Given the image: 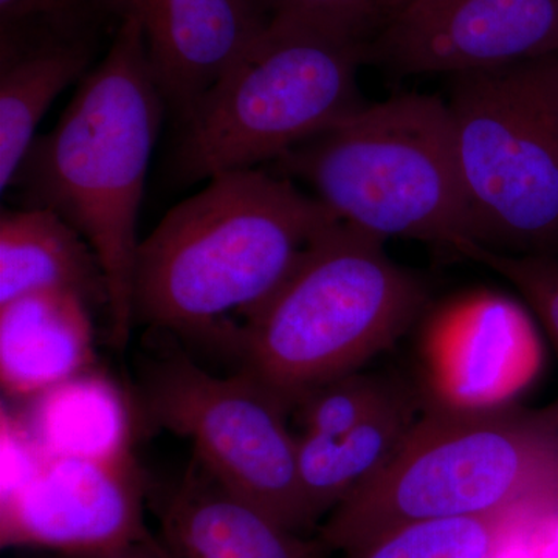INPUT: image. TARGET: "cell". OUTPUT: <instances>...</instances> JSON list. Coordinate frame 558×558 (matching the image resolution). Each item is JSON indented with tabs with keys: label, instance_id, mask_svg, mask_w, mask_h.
<instances>
[{
	"label": "cell",
	"instance_id": "cb8c5ba5",
	"mask_svg": "<svg viewBox=\"0 0 558 558\" xmlns=\"http://www.w3.org/2000/svg\"><path fill=\"white\" fill-rule=\"evenodd\" d=\"M534 558H558V513L542 521Z\"/></svg>",
	"mask_w": 558,
	"mask_h": 558
},
{
	"label": "cell",
	"instance_id": "ba28073f",
	"mask_svg": "<svg viewBox=\"0 0 558 558\" xmlns=\"http://www.w3.org/2000/svg\"><path fill=\"white\" fill-rule=\"evenodd\" d=\"M149 330L153 348L138 368L143 421L189 439L213 478L290 531L318 526L301 490L289 411L245 374L208 373L178 337Z\"/></svg>",
	"mask_w": 558,
	"mask_h": 558
},
{
	"label": "cell",
	"instance_id": "9a60e30c",
	"mask_svg": "<svg viewBox=\"0 0 558 558\" xmlns=\"http://www.w3.org/2000/svg\"><path fill=\"white\" fill-rule=\"evenodd\" d=\"M418 414L416 398L402 388L384 409L347 435H296L301 490L315 523L388 464Z\"/></svg>",
	"mask_w": 558,
	"mask_h": 558
},
{
	"label": "cell",
	"instance_id": "8992f818",
	"mask_svg": "<svg viewBox=\"0 0 558 558\" xmlns=\"http://www.w3.org/2000/svg\"><path fill=\"white\" fill-rule=\"evenodd\" d=\"M362 44L271 17L244 58L178 119L172 172L183 183L260 168L336 126L365 100Z\"/></svg>",
	"mask_w": 558,
	"mask_h": 558
},
{
	"label": "cell",
	"instance_id": "ac0fdd59",
	"mask_svg": "<svg viewBox=\"0 0 558 558\" xmlns=\"http://www.w3.org/2000/svg\"><path fill=\"white\" fill-rule=\"evenodd\" d=\"M130 11L131 0H0V51L100 44Z\"/></svg>",
	"mask_w": 558,
	"mask_h": 558
},
{
	"label": "cell",
	"instance_id": "277c9868",
	"mask_svg": "<svg viewBox=\"0 0 558 558\" xmlns=\"http://www.w3.org/2000/svg\"><path fill=\"white\" fill-rule=\"evenodd\" d=\"M428 301L425 282L385 241L337 220L271 295L223 323L215 343L286 410L392 347Z\"/></svg>",
	"mask_w": 558,
	"mask_h": 558
},
{
	"label": "cell",
	"instance_id": "8fae6325",
	"mask_svg": "<svg viewBox=\"0 0 558 558\" xmlns=\"http://www.w3.org/2000/svg\"><path fill=\"white\" fill-rule=\"evenodd\" d=\"M154 78L180 119L255 46L270 24L260 0H137Z\"/></svg>",
	"mask_w": 558,
	"mask_h": 558
},
{
	"label": "cell",
	"instance_id": "9c48e42d",
	"mask_svg": "<svg viewBox=\"0 0 558 558\" xmlns=\"http://www.w3.org/2000/svg\"><path fill=\"white\" fill-rule=\"evenodd\" d=\"M149 476L134 451L112 458L49 457L35 476L0 497L3 549L101 553L149 543Z\"/></svg>",
	"mask_w": 558,
	"mask_h": 558
},
{
	"label": "cell",
	"instance_id": "4fadbf2b",
	"mask_svg": "<svg viewBox=\"0 0 558 558\" xmlns=\"http://www.w3.org/2000/svg\"><path fill=\"white\" fill-rule=\"evenodd\" d=\"M89 304L70 293H40L0 307V384L32 399L94 369Z\"/></svg>",
	"mask_w": 558,
	"mask_h": 558
},
{
	"label": "cell",
	"instance_id": "603a6c76",
	"mask_svg": "<svg viewBox=\"0 0 558 558\" xmlns=\"http://www.w3.org/2000/svg\"><path fill=\"white\" fill-rule=\"evenodd\" d=\"M53 558H172L165 548L163 543L149 545V543H135V545L121 546V548L101 550V553L87 554H53Z\"/></svg>",
	"mask_w": 558,
	"mask_h": 558
},
{
	"label": "cell",
	"instance_id": "7c38bea8",
	"mask_svg": "<svg viewBox=\"0 0 558 558\" xmlns=\"http://www.w3.org/2000/svg\"><path fill=\"white\" fill-rule=\"evenodd\" d=\"M148 508L172 558H318L325 550L223 487L194 458L178 480L149 478Z\"/></svg>",
	"mask_w": 558,
	"mask_h": 558
},
{
	"label": "cell",
	"instance_id": "30bf717a",
	"mask_svg": "<svg viewBox=\"0 0 558 558\" xmlns=\"http://www.w3.org/2000/svg\"><path fill=\"white\" fill-rule=\"evenodd\" d=\"M556 53L558 0H403L368 62L400 76H453Z\"/></svg>",
	"mask_w": 558,
	"mask_h": 558
},
{
	"label": "cell",
	"instance_id": "d6986e66",
	"mask_svg": "<svg viewBox=\"0 0 558 558\" xmlns=\"http://www.w3.org/2000/svg\"><path fill=\"white\" fill-rule=\"evenodd\" d=\"M531 523L512 515L418 521L391 529L344 558H494L506 538Z\"/></svg>",
	"mask_w": 558,
	"mask_h": 558
},
{
	"label": "cell",
	"instance_id": "5b68a950",
	"mask_svg": "<svg viewBox=\"0 0 558 558\" xmlns=\"http://www.w3.org/2000/svg\"><path fill=\"white\" fill-rule=\"evenodd\" d=\"M310 186L340 222L387 242L414 240L457 253L468 207L446 98L402 94L365 102L274 161Z\"/></svg>",
	"mask_w": 558,
	"mask_h": 558
},
{
	"label": "cell",
	"instance_id": "6da1fadb",
	"mask_svg": "<svg viewBox=\"0 0 558 558\" xmlns=\"http://www.w3.org/2000/svg\"><path fill=\"white\" fill-rule=\"evenodd\" d=\"M165 105L145 27L131 10L57 126L36 137L11 186L22 207L69 222L94 250L108 286V339L123 351L134 328L137 226Z\"/></svg>",
	"mask_w": 558,
	"mask_h": 558
},
{
	"label": "cell",
	"instance_id": "ffe728a7",
	"mask_svg": "<svg viewBox=\"0 0 558 558\" xmlns=\"http://www.w3.org/2000/svg\"><path fill=\"white\" fill-rule=\"evenodd\" d=\"M400 389L377 374L355 371L315 388L295 410L304 433L339 438L384 409Z\"/></svg>",
	"mask_w": 558,
	"mask_h": 558
},
{
	"label": "cell",
	"instance_id": "52a82bcc",
	"mask_svg": "<svg viewBox=\"0 0 558 558\" xmlns=\"http://www.w3.org/2000/svg\"><path fill=\"white\" fill-rule=\"evenodd\" d=\"M449 78L469 242L558 258V53Z\"/></svg>",
	"mask_w": 558,
	"mask_h": 558
},
{
	"label": "cell",
	"instance_id": "5bb4252c",
	"mask_svg": "<svg viewBox=\"0 0 558 558\" xmlns=\"http://www.w3.org/2000/svg\"><path fill=\"white\" fill-rule=\"evenodd\" d=\"M40 293H70L105 307L108 315L100 260L78 231L50 209H3L0 307Z\"/></svg>",
	"mask_w": 558,
	"mask_h": 558
},
{
	"label": "cell",
	"instance_id": "7402d4cb",
	"mask_svg": "<svg viewBox=\"0 0 558 558\" xmlns=\"http://www.w3.org/2000/svg\"><path fill=\"white\" fill-rule=\"evenodd\" d=\"M270 17L310 22L362 44L366 50L403 0H260Z\"/></svg>",
	"mask_w": 558,
	"mask_h": 558
},
{
	"label": "cell",
	"instance_id": "7a4b0ae2",
	"mask_svg": "<svg viewBox=\"0 0 558 558\" xmlns=\"http://www.w3.org/2000/svg\"><path fill=\"white\" fill-rule=\"evenodd\" d=\"M337 220L292 179L263 167L207 180L140 242L135 325L215 340L231 312L271 295Z\"/></svg>",
	"mask_w": 558,
	"mask_h": 558
},
{
	"label": "cell",
	"instance_id": "2e32d148",
	"mask_svg": "<svg viewBox=\"0 0 558 558\" xmlns=\"http://www.w3.org/2000/svg\"><path fill=\"white\" fill-rule=\"evenodd\" d=\"M21 414L47 457L112 458L132 451L130 405L98 371L28 399Z\"/></svg>",
	"mask_w": 558,
	"mask_h": 558
},
{
	"label": "cell",
	"instance_id": "e0dca14e",
	"mask_svg": "<svg viewBox=\"0 0 558 558\" xmlns=\"http://www.w3.org/2000/svg\"><path fill=\"white\" fill-rule=\"evenodd\" d=\"M98 44L0 51V191L11 189L51 102L90 72Z\"/></svg>",
	"mask_w": 558,
	"mask_h": 558
},
{
	"label": "cell",
	"instance_id": "3957f363",
	"mask_svg": "<svg viewBox=\"0 0 558 558\" xmlns=\"http://www.w3.org/2000/svg\"><path fill=\"white\" fill-rule=\"evenodd\" d=\"M558 513V411L436 405L402 446L325 523V550H349L428 520Z\"/></svg>",
	"mask_w": 558,
	"mask_h": 558
},
{
	"label": "cell",
	"instance_id": "44dd1931",
	"mask_svg": "<svg viewBox=\"0 0 558 558\" xmlns=\"http://www.w3.org/2000/svg\"><path fill=\"white\" fill-rule=\"evenodd\" d=\"M457 255L481 264L519 290L529 310L548 332L558 354V258L556 256H513L492 252L473 242L459 245ZM558 411V405L557 409Z\"/></svg>",
	"mask_w": 558,
	"mask_h": 558
}]
</instances>
